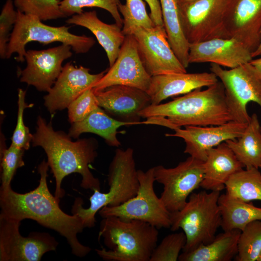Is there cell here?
I'll return each mask as SVG.
<instances>
[{"label":"cell","instance_id":"cell-1","mask_svg":"<svg viewBox=\"0 0 261 261\" xmlns=\"http://www.w3.org/2000/svg\"><path fill=\"white\" fill-rule=\"evenodd\" d=\"M49 167L44 160L40 164L39 185L29 192L19 193L11 187L0 189V216L19 222L24 219L35 220L64 237L72 253L78 257H84L91 248L82 244L77 236L85 228L78 216L64 212L59 207L60 201L50 193L47 184Z\"/></svg>","mask_w":261,"mask_h":261},{"label":"cell","instance_id":"cell-2","mask_svg":"<svg viewBox=\"0 0 261 261\" xmlns=\"http://www.w3.org/2000/svg\"><path fill=\"white\" fill-rule=\"evenodd\" d=\"M68 134L62 131H55L51 122L39 116L36 132L32 134L33 146H41L47 157V163L56 182L55 196L60 201L65 194L61 188L63 179L72 173L81 174L80 186L85 189L100 190L98 178L92 174L89 165L98 156L97 141L94 138L72 141Z\"/></svg>","mask_w":261,"mask_h":261},{"label":"cell","instance_id":"cell-3","mask_svg":"<svg viewBox=\"0 0 261 261\" xmlns=\"http://www.w3.org/2000/svg\"><path fill=\"white\" fill-rule=\"evenodd\" d=\"M141 117H161L174 130L182 126L223 124L232 120L222 83L195 89L165 103L150 104L141 111Z\"/></svg>","mask_w":261,"mask_h":261},{"label":"cell","instance_id":"cell-4","mask_svg":"<svg viewBox=\"0 0 261 261\" xmlns=\"http://www.w3.org/2000/svg\"><path fill=\"white\" fill-rule=\"evenodd\" d=\"M158 228L139 220H124L117 217L103 218L98 239H103L104 248L97 254L107 261H149L157 246Z\"/></svg>","mask_w":261,"mask_h":261},{"label":"cell","instance_id":"cell-5","mask_svg":"<svg viewBox=\"0 0 261 261\" xmlns=\"http://www.w3.org/2000/svg\"><path fill=\"white\" fill-rule=\"evenodd\" d=\"M133 152L130 147L116 150L109 168V190L105 193L94 190L89 198V207H83L82 198L75 199L72 207V214L81 219L85 228L95 225V215L103 207L120 205L136 195L140 184Z\"/></svg>","mask_w":261,"mask_h":261},{"label":"cell","instance_id":"cell-6","mask_svg":"<svg viewBox=\"0 0 261 261\" xmlns=\"http://www.w3.org/2000/svg\"><path fill=\"white\" fill-rule=\"evenodd\" d=\"M220 191L192 192L180 210L170 212L172 231L182 229L187 242L183 252H189L211 242L221 227V216L218 204Z\"/></svg>","mask_w":261,"mask_h":261},{"label":"cell","instance_id":"cell-7","mask_svg":"<svg viewBox=\"0 0 261 261\" xmlns=\"http://www.w3.org/2000/svg\"><path fill=\"white\" fill-rule=\"evenodd\" d=\"M66 26L53 27L44 24L35 15L26 14L17 10V18L8 44L6 58H10L16 53L18 62H23L27 52L26 45L31 42H37L47 45L60 42L71 47L77 54L87 53L95 43L92 37L77 35L69 30Z\"/></svg>","mask_w":261,"mask_h":261},{"label":"cell","instance_id":"cell-8","mask_svg":"<svg viewBox=\"0 0 261 261\" xmlns=\"http://www.w3.org/2000/svg\"><path fill=\"white\" fill-rule=\"evenodd\" d=\"M139 188L136 195L120 205L106 206L99 211L102 218L117 217L124 220H139L158 229L170 228V212L154 190V168L137 170Z\"/></svg>","mask_w":261,"mask_h":261},{"label":"cell","instance_id":"cell-9","mask_svg":"<svg viewBox=\"0 0 261 261\" xmlns=\"http://www.w3.org/2000/svg\"><path fill=\"white\" fill-rule=\"evenodd\" d=\"M210 70L222 83L227 105L232 121L248 123L250 119L246 106L250 102L261 108V79L249 62L226 70L210 64Z\"/></svg>","mask_w":261,"mask_h":261},{"label":"cell","instance_id":"cell-10","mask_svg":"<svg viewBox=\"0 0 261 261\" xmlns=\"http://www.w3.org/2000/svg\"><path fill=\"white\" fill-rule=\"evenodd\" d=\"M226 0H196L177 3L180 23L189 44L228 38L223 22Z\"/></svg>","mask_w":261,"mask_h":261},{"label":"cell","instance_id":"cell-11","mask_svg":"<svg viewBox=\"0 0 261 261\" xmlns=\"http://www.w3.org/2000/svg\"><path fill=\"white\" fill-rule=\"evenodd\" d=\"M155 181L162 184L160 198L170 212L181 209L188 198L200 187L204 176V161L189 156L174 168L153 167Z\"/></svg>","mask_w":261,"mask_h":261},{"label":"cell","instance_id":"cell-12","mask_svg":"<svg viewBox=\"0 0 261 261\" xmlns=\"http://www.w3.org/2000/svg\"><path fill=\"white\" fill-rule=\"evenodd\" d=\"M20 222L0 216V261H40L45 253L56 251L58 243L54 237L38 232L24 237Z\"/></svg>","mask_w":261,"mask_h":261},{"label":"cell","instance_id":"cell-13","mask_svg":"<svg viewBox=\"0 0 261 261\" xmlns=\"http://www.w3.org/2000/svg\"><path fill=\"white\" fill-rule=\"evenodd\" d=\"M127 35H132L135 40L141 60L151 76L187 72L172 49L164 27L135 26Z\"/></svg>","mask_w":261,"mask_h":261},{"label":"cell","instance_id":"cell-14","mask_svg":"<svg viewBox=\"0 0 261 261\" xmlns=\"http://www.w3.org/2000/svg\"><path fill=\"white\" fill-rule=\"evenodd\" d=\"M151 78L141 60L135 40L132 35H126L116 61L92 87L97 91L123 85L147 92Z\"/></svg>","mask_w":261,"mask_h":261},{"label":"cell","instance_id":"cell-15","mask_svg":"<svg viewBox=\"0 0 261 261\" xmlns=\"http://www.w3.org/2000/svg\"><path fill=\"white\" fill-rule=\"evenodd\" d=\"M71 49L70 46L61 44L44 50L27 51V66L17 71L20 82L48 92L61 72L63 62L72 57Z\"/></svg>","mask_w":261,"mask_h":261},{"label":"cell","instance_id":"cell-16","mask_svg":"<svg viewBox=\"0 0 261 261\" xmlns=\"http://www.w3.org/2000/svg\"><path fill=\"white\" fill-rule=\"evenodd\" d=\"M223 22L230 38L254 52L261 41V0H226Z\"/></svg>","mask_w":261,"mask_h":261},{"label":"cell","instance_id":"cell-17","mask_svg":"<svg viewBox=\"0 0 261 261\" xmlns=\"http://www.w3.org/2000/svg\"><path fill=\"white\" fill-rule=\"evenodd\" d=\"M247 123L230 121L223 124L207 126H187L174 130V133H166L167 137L183 139L186 147L184 152L204 161L207 152L229 140L240 137Z\"/></svg>","mask_w":261,"mask_h":261},{"label":"cell","instance_id":"cell-18","mask_svg":"<svg viewBox=\"0 0 261 261\" xmlns=\"http://www.w3.org/2000/svg\"><path fill=\"white\" fill-rule=\"evenodd\" d=\"M107 70L97 74H91L89 69L66 63L54 85L44 97V104L51 114L62 110L86 89L99 81Z\"/></svg>","mask_w":261,"mask_h":261},{"label":"cell","instance_id":"cell-19","mask_svg":"<svg viewBox=\"0 0 261 261\" xmlns=\"http://www.w3.org/2000/svg\"><path fill=\"white\" fill-rule=\"evenodd\" d=\"M99 107L118 118L132 125L140 122L139 113L151 104L147 93L140 89L123 85H114L94 91Z\"/></svg>","mask_w":261,"mask_h":261},{"label":"cell","instance_id":"cell-20","mask_svg":"<svg viewBox=\"0 0 261 261\" xmlns=\"http://www.w3.org/2000/svg\"><path fill=\"white\" fill-rule=\"evenodd\" d=\"M188 62H210L234 68L250 62L251 52L239 40L233 38H215L189 44Z\"/></svg>","mask_w":261,"mask_h":261},{"label":"cell","instance_id":"cell-21","mask_svg":"<svg viewBox=\"0 0 261 261\" xmlns=\"http://www.w3.org/2000/svg\"><path fill=\"white\" fill-rule=\"evenodd\" d=\"M218 81V78L212 72L163 74L152 76L146 92L150 96L151 104L156 105L169 97L208 87Z\"/></svg>","mask_w":261,"mask_h":261},{"label":"cell","instance_id":"cell-22","mask_svg":"<svg viewBox=\"0 0 261 261\" xmlns=\"http://www.w3.org/2000/svg\"><path fill=\"white\" fill-rule=\"evenodd\" d=\"M245 168L225 142L208 151L204 161V176L200 187L221 191L230 177Z\"/></svg>","mask_w":261,"mask_h":261},{"label":"cell","instance_id":"cell-23","mask_svg":"<svg viewBox=\"0 0 261 261\" xmlns=\"http://www.w3.org/2000/svg\"><path fill=\"white\" fill-rule=\"evenodd\" d=\"M66 22L89 30L104 49L110 67L114 64L125 38L122 28L116 23L108 24L103 22L98 17L95 10L73 15Z\"/></svg>","mask_w":261,"mask_h":261},{"label":"cell","instance_id":"cell-24","mask_svg":"<svg viewBox=\"0 0 261 261\" xmlns=\"http://www.w3.org/2000/svg\"><path fill=\"white\" fill-rule=\"evenodd\" d=\"M241 231H224L209 244L180 254V261H231L237 254L238 241Z\"/></svg>","mask_w":261,"mask_h":261},{"label":"cell","instance_id":"cell-25","mask_svg":"<svg viewBox=\"0 0 261 261\" xmlns=\"http://www.w3.org/2000/svg\"><path fill=\"white\" fill-rule=\"evenodd\" d=\"M131 125V123L112 118L99 107L84 120L71 124L68 134L71 138L77 139L83 133L91 132L102 137L109 146L118 147L121 143L116 136L117 129Z\"/></svg>","mask_w":261,"mask_h":261},{"label":"cell","instance_id":"cell-26","mask_svg":"<svg viewBox=\"0 0 261 261\" xmlns=\"http://www.w3.org/2000/svg\"><path fill=\"white\" fill-rule=\"evenodd\" d=\"M225 142L245 168L261 169V125L256 113L240 137Z\"/></svg>","mask_w":261,"mask_h":261},{"label":"cell","instance_id":"cell-27","mask_svg":"<svg viewBox=\"0 0 261 261\" xmlns=\"http://www.w3.org/2000/svg\"><path fill=\"white\" fill-rule=\"evenodd\" d=\"M218 204L223 231H242L250 222L261 220V208L254 206L252 202H243L225 193L220 194Z\"/></svg>","mask_w":261,"mask_h":261},{"label":"cell","instance_id":"cell-28","mask_svg":"<svg viewBox=\"0 0 261 261\" xmlns=\"http://www.w3.org/2000/svg\"><path fill=\"white\" fill-rule=\"evenodd\" d=\"M162 19L168 40L175 55L188 68L189 44L181 27L176 0H160Z\"/></svg>","mask_w":261,"mask_h":261},{"label":"cell","instance_id":"cell-29","mask_svg":"<svg viewBox=\"0 0 261 261\" xmlns=\"http://www.w3.org/2000/svg\"><path fill=\"white\" fill-rule=\"evenodd\" d=\"M225 188L227 195L240 201H261V173L255 168L242 169L230 177Z\"/></svg>","mask_w":261,"mask_h":261},{"label":"cell","instance_id":"cell-30","mask_svg":"<svg viewBox=\"0 0 261 261\" xmlns=\"http://www.w3.org/2000/svg\"><path fill=\"white\" fill-rule=\"evenodd\" d=\"M261 254V220L247 224L241 231L237 245L236 261H257Z\"/></svg>","mask_w":261,"mask_h":261},{"label":"cell","instance_id":"cell-31","mask_svg":"<svg viewBox=\"0 0 261 261\" xmlns=\"http://www.w3.org/2000/svg\"><path fill=\"white\" fill-rule=\"evenodd\" d=\"M120 13L123 16L122 31L125 35L135 26L151 28L155 26L148 15L143 0H126L125 4L121 2L118 6Z\"/></svg>","mask_w":261,"mask_h":261},{"label":"cell","instance_id":"cell-32","mask_svg":"<svg viewBox=\"0 0 261 261\" xmlns=\"http://www.w3.org/2000/svg\"><path fill=\"white\" fill-rule=\"evenodd\" d=\"M119 0H62L60 8L66 17L80 14L86 7H97L108 11L114 19L116 23L123 27V18L118 9Z\"/></svg>","mask_w":261,"mask_h":261},{"label":"cell","instance_id":"cell-33","mask_svg":"<svg viewBox=\"0 0 261 261\" xmlns=\"http://www.w3.org/2000/svg\"><path fill=\"white\" fill-rule=\"evenodd\" d=\"M59 0H14L16 10L33 15L42 21L66 17L61 11Z\"/></svg>","mask_w":261,"mask_h":261},{"label":"cell","instance_id":"cell-34","mask_svg":"<svg viewBox=\"0 0 261 261\" xmlns=\"http://www.w3.org/2000/svg\"><path fill=\"white\" fill-rule=\"evenodd\" d=\"M187 237L184 232L166 236L154 249L149 261H176L184 248Z\"/></svg>","mask_w":261,"mask_h":261},{"label":"cell","instance_id":"cell-35","mask_svg":"<svg viewBox=\"0 0 261 261\" xmlns=\"http://www.w3.org/2000/svg\"><path fill=\"white\" fill-rule=\"evenodd\" d=\"M25 150L12 145L0 150L1 189L11 188V183L19 168L25 165L23 160Z\"/></svg>","mask_w":261,"mask_h":261},{"label":"cell","instance_id":"cell-36","mask_svg":"<svg viewBox=\"0 0 261 261\" xmlns=\"http://www.w3.org/2000/svg\"><path fill=\"white\" fill-rule=\"evenodd\" d=\"M99 107L94 90L89 87L68 106V120L71 124L81 121Z\"/></svg>","mask_w":261,"mask_h":261},{"label":"cell","instance_id":"cell-37","mask_svg":"<svg viewBox=\"0 0 261 261\" xmlns=\"http://www.w3.org/2000/svg\"><path fill=\"white\" fill-rule=\"evenodd\" d=\"M26 91L21 88L18 90V113L15 128L12 137L11 145L17 147L28 150L32 141V134L29 128L25 126L23 120V114L26 108L32 104L28 105L25 101Z\"/></svg>","mask_w":261,"mask_h":261},{"label":"cell","instance_id":"cell-38","mask_svg":"<svg viewBox=\"0 0 261 261\" xmlns=\"http://www.w3.org/2000/svg\"><path fill=\"white\" fill-rule=\"evenodd\" d=\"M14 0H6L0 15V56L6 58L8 44L11 33L10 31L15 25L17 10H15Z\"/></svg>","mask_w":261,"mask_h":261},{"label":"cell","instance_id":"cell-39","mask_svg":"<svg viewBox=\"0 0 261 261\" xmlns=\"http://www.w3.org/2000/svg\"><path fill=\"white\" fill-rule=\"evenodd\" d=\"M144 0L147 2L150 8L149 15L155 26L164 28L160 0Z\"/></svg>","mask_w":261,"mask_h":261},{"label":"cell","instance_id":"cell-40","mask_svg":"<svg viewBox=\"0 0 261 261\" xmlns=\"http://www.w3.org/2000/svg\"><path fill=\"white\" fill-rule=\"evenodd\" d=\"M249 62L254 67L258 75L261 79V58L252 59Z\"/></svg>","mask_w":261,"mask_h":261},{"label":"cell","instance_id":"cell-41","mask_svg":"<svg viewBox=\"0 0 261 261\" xmlns=\"http://www.w3.org/2000/svg\"><path fill=\"white\" fill-rule=\"evenodd\" d=\"M251 56L253 58L261 56V41L259 46L257 49L251 54Z\"/></svg>","mask_w":261,"mask_h":261},{"label":"cell","instance_id":"cell-42","mask_svg":"<svg viewBox=\"0 0 261 261\" xmlns=\"http://www.w3.org/2000/svg\"><path fill=\"white\" fill-rule=\"evenodd\" d=\"M196 0H176L177 3H184L191 2Z\"/></svg>","mask_w":261,"mask_h":261},{"label":"cell","instance_id":"cell-43","mask_svg":"<svg viewBox=\"0 0 261 261\" xmlns=\"http://www.w3.org/2000/svg\"><path fill=\"white\" fill-rule=\"evenodd\" d=\"M257 261H261V254L260 256H259Z\"/></svg>","mask_w":261,"mask_h":261}]
</instances>
